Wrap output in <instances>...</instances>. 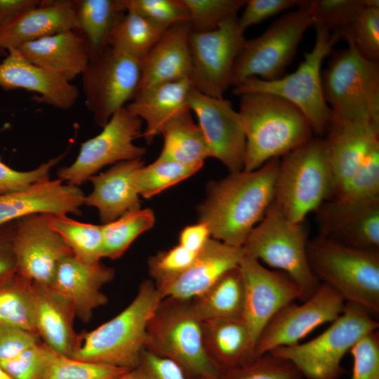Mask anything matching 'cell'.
<instances>
[{"label": "cell", "instance_id": "cell-1", "mask_svg": "<svg viewBox=\"0 0 379 379\" xmlns=\"http://www.w3.org/2000/svg\"><path fill=\"white\" fill-rule=\"evenodd\" d=\"M279 166L280 158H274L255 171L230 173L208 185L197 212L213 239L243 246L274 199Z\"/></svg>", "mask_w": 379, "mask_h": 379}, {"label": "cell", "instance_id": "cell-2", "mask_svg": "<svg viewBox=\"0 0 379 379\" xmlns=\"http://www.w3.org/2000/svg\"><path fill=\"white\" fill-rule=\"evenodd\" d=\"M238 111L246 137L244 171H253L314 137L301 111L268 93L240 95Z\"/></svg>", "mask_w": 379, "mask_h": 379}, {"label": "cell", "instance_id": "cell-3", "mask_svg": "<svg viewBox=\"0 0 379 379\" xmlns=\"http://www.w3.org/2000/svg\"><path fill=\"white\" fill-rule=\"evenodd\" d=\"M161 299L154 283L144 281L123 311L78 337L70 357L129 370L136 368L145 348L148 322Z\"/></svg>", "mask_w": 379, "mask_h": 379}, {"label": "cell", "instance_id": "cell-4", "mask_svg": "<svg viewBox=\"0 0 379 379\" xmlns=\"http://www.w3.org/2000/svg\"><path fill=\"white\" fill-rule=\"evenodd\" d=\"M145 348L174 361L191 378H220L222 369L206 350L202 321L191 300H161L147 326Z\"/></svg>", "mask_w": 379, "mask_h": 379}, {"label": "cell", "instance_id": "cell-5", "mask_svg": "<svg viewBox=\"0 0 379 379\" xmlns=\"http://www.w3.org/2000/svg\"><path fill=\"white\" fill-rule=\"evenodd\" d=\"M335 194V177L324 138L313 137L280 158L274 201L291 221L304 222Z\"/></svg>", "mask_w": 379, "mask_h": 379}, {"label": "cell", "instance_id": "cell-6", "mask_svg": "<svg viewBox=\"0 0 379 379\" xmlns=\"http://www.w3.org/2000/svg\"><path fill=\"white\" fill-rule=\"evenodd\" d=\"M314 27V45L305 53L304 60L295 72L273 81L248 78L233 87L232 93L239 96L251 93H268L287 100L304 114L313 134L321 138L332 124L333 114L324 95L321 67L339 39L324 26Z\"/></svg>", "mask_w": 379, "mask_h": 379}, {"label": "cell", "instance_id": "cell-7", "mask_svg": "<svg viewBox=\"0 0 379 379\" xmlns=\"http://www.w3.org/2000/svg\"><path fill=\"white\" fill-rule=\"evenodd\" d=\"M317 279L375 317L379 314V251L352 248L318 235L307 244Z\"/></svg>", "mask_w": 379, "mask_h": 379}, {"label": "cell", "instance_id": "cell-8", "mask_svg": "<svg viewBox=\"0 0 379 379\" xmlns=\"http://www.w3.org/2000/svg\"><path fill=\"white\" fill-rule=\"evenodd\" d=\"M303 222L289 220L273 201L242 246L250 257L291 277L300 288L302 302L311 298L321 284L308 262V232Z\"/></svg>", "mask_w": 379, "mask_h": 379}, {"label": "cell", "instance_id": "cell-9", "mask_svg": "<svg viewBox=\"0 0 379 379\" xmlns=\"http://www.w3.org/2000/svg\"><path fill=\"white\" fill-rule=\"evenodd\" d=\"M347 44L332 54L321 72L333 121L379 122V63L364 58Z\"/></svg>", "mask_w": 379, "mask_h": 379}, {"label": "cell", "instance_id": "cell-10", "mask_svg": "<svg viewBox=\"0 0 379 379\" xmlns=\"http://www.w3.org/2000/svg\"><path fill=\"white\" fill-rule=\"evenodd\" d=\"M367 310L346 302L342 313L315 338L271 350L293 363L307 379H338L345 373L341 361L364 335L378 330L379 323Z\"/></svg>", "mask_w": 379, "mask_h": 379}, {"label": "cell", "instance_id": "cell-11", "mask_svg": "<svg viewBox=\"0 0 379 379\" xmlns=\"http://www.w3.org/2000/svg\"><path fill=\"white\" fill-rule=\"evenodd\" d=\"M298 8L283 14L258 36L246 40L234 64L231 86L251 77L273 81L285 75L305 33L314 26L307 1Z\"/></svg>", "mask_w": 379, "mask_h": 379}, {"label": "cell", "instance_id": "cell-12", "mask_svg": "<svg viewBox=\"0 0 379 379\" xmlns=\"http://www.w3.org/2000/svg\"><path fill=\"white\" fill-rule=\"evenodd\" d=\"M140 62L109 46L90 58L81 74L85 105L95 123L103 127L135 95L140 81Z\"/></svg>", "mask_w": 379, "mask_h": 379}, {"label": "cell", "instance_id": "cell-13", "mask_svg": "<svg viewBox=\"0 0 379 379\" xmlns=\"http://www.w3.org/2000/svg\"><path fill=\"white\" fill-rule=\"evenodd\" d=\"M246 40L244 32L239 27L237 14L225 19L213 31L191 30L189 79L193 87L204 95L223 98L231 86L234 64Z\"/></svg>", "mask_w": 379, "mask_h": 379}, {"label": "cell", "instance_id": "cell-14", "mask_svg": "<svg viewBox=\"0 0 379 379\" xmlns=\"http://www.w3.org/2000/svg\"><path fill=\"white\" fill-rule=\"evenodd\" d=\"M142 125L140 118L122 107L98 135L81 145L75 161L58 171V178L79 186L105 166L142 158L145 148L134 144L142 137Z\"/></svg>", "mask_w": 379, "mask_h": 379}, {"label": "cell", "instance_id": "cell-15", "mask_svg": "<svg viewBox=\"0 0 379 379\" xmlns=\"http://www.w3.org/2000/svg\"><path fill=\"white\" fill-rule=\"evenodd\" d=\"M345 300L333 288L320 284L315 293L301 305L292 302L281 308L262 331L254 347V359L282 346H291L317 327L333 321Z\"/></svg>", "mask_w": 379, "mask_h": 379}, {"label": "cell", "instance_id": "cell-16", "mask_svg": "<svg viewBox=\"0 0 379 379\" xmlns=\"http://www.w3.org/2000/svg\"><path fill=\"white\" fill-rule=\"evenodd\" d=\"M51 216L36 213L15 221L13 246L17 274L40 286H51L60 262L72 254L52 227Z\"/></svg>", "mask_w": 379, "mask_h": 379}, {"label": "cell", "instance_id": "cell-17", "mask_svg": "<svg viewBox=\"0 0 379 379\" xmlns=\"http://www.w3.org/2000/svg\"><path fill=\"white\" fill-rule=\"evenodd\" d=\"M239 267L245 284L243 318L248 328L253 355L255 343L265 326L281 308L300 300V291L287 274L267 269L245 253Z\"/></svg>", "mask_w": 379, "mask_h": 379}, {"label": "cell", "instance_id": "cell-18", "mask_svg": "<svg viewBox=\"0 0 379 379\" xmlns=\"http://www.w3.org/2000/svg\"><path fill=\"white\" fill-rule=\"evenodd\" d=\"M189 106L196 114L211 157L218 159L230 173L244 168L246 137L238 111L223 98L204 95L194 88Z\"/></svg>", "mask_w": 379, "mask_h": 379}, {"label": "cell", "instance_id": "cell-19", "mask_svg": "<svg viewBox=\"0 0 379 379\" xmlns=\"http://www.w3.org/2000/svg\"><path fill=\"white\" fill-rule=\"evenodd\" d=\"M315 212L319 236L352 248L379 251V197L362 201L333 197Z\"/></svg>", "mask_w": 379, "mask_h": 379}, {"label": "cell", "instance_id": "cell-20", "mask_svg": "<svg viewBox=\"0 0 379 379\" xmlns=\"http://www.w3.org/2000/svg\"><path fill=\"white\" fill-rule=\"evenodd\" d=\"M244 253L242 247L210 238L190 266L154 284L162 298L192 300L206 291L227 271L237 267Z\"/></svg>", "mask_w": 379, "mask_h": 379}, {"label": "cell", "instance_id": "cell-21", "mask_svg": "<svg viewBox=\"0 0 379 379\" xmlns=\"http://www.w3.org/2000/svg\"><path fill=\"white\" fill-rule=\"evenodd\" d=\"M0 62V87L17 88L38 95L35 100L60 109H68L77 102L78 88L58 74L29 61L18 48L7 50Z\"/></svg>", "mask_w": 379, "mask_h": 379}, {"label": "cell", "instance_id": "cell-22", "mask_svg": "<svg viewBox=\"0 0 379 379\" xmlns=\"http://www.w3.org/2000/svg\"><path fill=\"white\" fill-rule=\"evenodd\" d=\"M85 195L78 187L59 178L35 183L16 192L0 195V225L27 215L80 214Z\"/></svg>", "mask_w": 379, "mask_h": 379}, {"label": "cell", "instance_id": "cell-23", "mask_svg": "<svg viewBox=\"0 0 379 379\" xmlns=\"http://www.w3.org/2000/svg\"><path fill=\"white\" fill-rule=\"evenodd\" d=\"M114 275L112 268L84 263L72 254L60 262L49 286L70 303L75 316L88 321L96 308L107 303L101 289Z\"/></svg>", "mask_w": 379, "mask_h": 379}, {"label": "cell", "instance_id": "cell-24", "mask_svg": "<svg viewBox=\"0 0 379 379\" xmlns=\"http://www.w3.org/2000/svg\"><path fill=\"white\" fill-rule=\"evenodd\" d=\"M77 28L72 0L41 1L0 25V53L22 44Z\"/></svg>", "mask_w": 379, "mask_h": 379}, {"label": "cell", "instance_id": "cell-25", "mask_svg": "<svg viewBox=\"0 0 379 379\" xmlns=\"http://www.w3.org/2000/svg\"><path fill=\"white\" fill-rule=\"evenodd\" d=\"M144 166L142 158L121 161L89 178L93 190L85 196L84 204L98 209L103 224L140 208L136 179Z\"/></svg>", "mask_w": 379, "mask_h": 379}, {"label": "cell", "instance_id": "cell-26", "mask_svg": "<svg viewBox=\"0 0 379 379\" xmlns=\"http://www.w3.org/2000/svg\"><path fill=\"white\" fill-rule=\"evenodd\" d=\"M326 135L324 139L335 177V195L352 178L372 146L379 140V122L332 121Z\"/></svg>", "mask_w": 379, "mask_h": 379}, {"label": "cell", "instance_id": "cell-27", "mask_svg": "<svg viewBox=\"0 0 379 379\" xmlns=\"http://www.w3.org/2000/svg\"><path fill=\"white\" fill-rule=\"evenodd\" d=\"M190 32L189 22L173 25L164 31L140 61L141 77L138 89L189 79L191 71Z\"/></svg>", "mask_w": 379, "mask_h": 379}, {"label": "cell", "instance_id": "cell-28", "mask_svg": "<svg viewBox=\"0 0 379 379\" xmlns=\"http://www.w3.org/2000/svg\"><path fill=\"white\" fill-rule=\"evenodd\" d=\"M189 79L140 88L126 104V109L145 123L142 137L147 144L160 134L163 126L180 112L190 109L189 96L193 89Z\"/></svg>", "mask_w": 379, "mask_h": 379}, {"label": "cell", "instance_id": "cell-29", "mask_svg": "<svg viewBox=\"0 0 379 379\" xmlns=\"http://www.w3.org/2000/svg\"><path fill=\"white\" fill-rule=\"evenodd\" d=\"M17 48L31 62L69 82L81 75L90 60L86 42L74 29L27 42Z\"/></svg>", "mask_w": 379, "mask_h": 379}, {"label": "cell", "instance_id": "cell-30", "mask_svg": "<svg viewBox=\"0 0 379 379\" xmlns=\"http://www.w3.org/2000/svg\"><path fill=\"white\" fill-rule=\"evenodd\" d=\"M31 289L36 334L55 352L71 357L78 340L72 305L51 286L31 284Z\"/></svg>", "mask_w": 379, "mask_h": 379}, {"label": "cell", "instance_id": "cell-31", "mask_svg": "<svg viewBox=\"0 0 379 379\" xmlns=\"http://www.w3.org/2000/svg\"><path fill=\"white\" fill-rule=\"evenodd\" d=\"M202 331L206 350L221 369L239 366L254 359L244 318L203 321Z\"/></svg>", "mask_w": 379, "mask_h": 379}, {"label": "cell", "instance_id": "cell-32", "mask_svg": "<svg viewBox=\"0 0 379 379\" xmlns=\"http://www.w3.org/2000/svg\"><path fill=\"white\" fill-rule=\"evenodd\" d=\"M77 32L84 39L90 58L109 46L110 36L127 12L125 0H72Z\"/></svg>", "mask_w": 379, "mask_h": 379}, {"label": "cell", "instance_id": "cell-33", "mask_svg": "<svg viewBox=\"0 0 379 379\" xmlns=\"http://www.w3.org/2000/svg\"><path fill=\"white\" fill-rule=\"evenodd\" d=\"M188 109L180 112L163 126L160 134L164 145L158 159L203 165L211 157L204 133Z\"/></svg>", "mask_w": 379, "mask_h": 379}, {"label": "cell", "instance_id": "cell-34", "mask_svg": "<svg viewBox=\"0 0 379 379\" xmlns=\"http://www.w3.org/2000/svg\"><path fill=\"white\" fill-rule=\"evenodd\" d=\"M201 321L218 318H243L245 284L235 267L224 273L206 291L191 300Z\"/></svg>", "mask_w": 379, "mask_h": 379}, {"label": "cell", "instance_id": "cell-35", "mask_svg": "<svg viewBox=\"0 0 379 379\" xmlns=\"http://www.w3.org/2000/svg\"><path fill=\"white\" fill-rule=\"evenodd\" d=\"M165 30L141 15L127 11L113 30L109 46L119 53L140 62Z\"/></svg>", "mask_w": 379, "mask_h": 379}, {"label": "cell", "instance_id": "cell-36", "mask_svg": "<svg viewBox=\"0 0 379 379\" xmlns=\"http://www.w3.org/2000/svg\"><path fill=\"white\" fill-rule=\"evenodd\" d=\"M52 227L60 234L72 254L81 262L93 265L103 258L101 225L81 222L67 215L51 216Z\"/></svg>", "mask_w": 379, "mask_h": 379}, {"label": "cell", "instance_id": "cell-37", "mask_svg": "<svg viewBox=\"0 0 379 379\" xmlns=\"http://www.w3.org/2000/svg\"><path fill=\"white\" fill-rule=\"evenodd\" d=\"M154 222L150 208H138L101 225L103 258L117 259L121 256L138 236L152 227Z\"/></svg>", "mask_w": 379, "mask_h": 379}, {"label": "cell", "instance_id": "cell-38", "mask_svg": "<svg viewBox=\"0 0 379 379\" xmlns=\"http://www.w3.org/2000/svg\"><path fill=\"white\" fill-rule=\"evenodd\" d=\"M0 325L36 334L31 283L18 274L11 282L0 288Z\"/></svg>", "mask_w": 379, "mask_h": 379}, {"label": "cell", "instance_id": "cell-39", "mask_svg": "<svg viewBox=\"0 0 379 379\" xmlns=\"http://www.w3.org/2000/svg\"><path fill=\"white\" fill-rule=\"evenodd\" d=\"M203 165L185 164L157 159L139 171L136 185L139 195L150 198L197 173Z\"/></svg>", "mask_w": 379, "mask_h": 379}, {"label": "cell", "instance_id": "cell-40", "mask_svg": "<svg viewBox=\"0 0 379 379\" xmlns=\"http://www.w3.org/2000/svg\"><path fill=\"white\" fill-rule=\"evenodd\" d=\"M364 6L365 0L307 1L314 26H324L342 39Z\"/></svg>", "mask_w": 379, "mask_h": 379}, {"label": "cell", "instance_id": "cell-41", "mask_svg": "<svg viewBox=\"0 0 379 379\" xmlns=\"http://www.w3.org/2000/svg\"><path fill=\"white\" fill-rule=\"evenodd\" d=\"M129 369L78 360L52 350L41 379H114Z\"/></svg>", "mask_w": 379, "mask_h": 379}, {"label": "cell", "instance_id": "cell-42", "mask_svg": "<svg viewBox=\"0 0 379 379\" xmlns=\"http://www.w3.org/2000/svg\"><path fill=\"white\" fill-rule=\"evenodd\" d=\"M364 58L379 60V1L365 0V6L343 39Z\"/></svg>", "mask_w": 379, "mask_h": 379}, {"label": "cell", "instance_id": "cell-43", "mask_svg": "<svg viewBox=\"0 0 379 379\" xmlns=\"http://www.w3.org/2000/svg\"><path fill=\"white\" fill-rule=\"evenodd\" d=\"M290 361L267 352L239 366L222 369L219 379H301Z\"/></svg>", "mask_w": 379, "mask_h": 379}, {"label": "cell", "instance_id": "cell-44", "mask_svg": "<svg viewBox=\"0 0 379 379\" xmlns=\"http://www.w3.org/2000/svg\"><path fill=\"white\" fill-rule=\"evenodd\" d=\"M334 197L347 201L379 197V140L372 146L352 178Z\"/></svg>", "mask_w": 379, "mask_h": 379}, {"label": "cell", "instance_id": "cell-45", "mask_svg": "<svg viewBox=\"0 0 379 379\" xmlns=\"http://www.w3.org/2000/svg\"><path fill=\"white\" fill-rule=\"evenodd\" d=\"M190 16L191 30L208 32L215 29L229 16L237 14L246 0H182Z\"/></svg>", "mask_w": 379, "mask_h": 379}, {"label": "cell", "instance_id": "cell-46", "mask_svg": "<svg viewBox=\"0 0 379 379\" xmlns=\"http://www.w3.org/2000/svg\"><path fill=\"white\" fill-rule=\"evenodd\" d=\"M125 3L127 11L166 29L190 22L189 14L182 0H125Z\"/></svg>", "mask_w": 379, "mask_h": 379}, {"label": "cell", "instance_id": "cell-47", "mask_svg": "<svg viewBox=\"0 0 379 379\" xmlns=\"http://www.w3.org/2000/svg\"><path fill=\"white\" fill-rule=\"evenodd\" d=\"M51 352L46 344L38 343L15 358L0 364L15 379H41Z\"/></svg>", "mask_w": 379, "mask_h": 379}, {"label": "cell", "instance_id": "cell-48", "mask_svg": "<svg viewBox=\"0 0 379 379\" xmlns=\"http://www.w3.org/2000/svg\"><path fill=\"white\" fill-rule=\"evenodd\" d=\"M353 357L351 379H379L378 330L361 338L350 350Z\"/></svg>", "mask_w": 379, "mask_h": 379}, {"label": "cell", "instance_id": "cell-49", "mask_svg": "<svg viewBox=\"0 0 379 379\" xmlns=\"http://www.w3.org/2000/svg\"><path fill=\"white\" fill-rule=\"evenodd\" d=\"M65 155L60 154L28 171L10 168L0 159V195L24 190L32 185L49 180L51 168Z\"/></svg>", "mask_w": 379, "mask_h": 379}, {"label": "cell", "instance_id": "cell-50", "mask_svg": "<svg viewBox=\"0 0 379 379\" xmlns=\"http://www.w3.org/2000/svg\"><path fill=\"white\" fill-rule=\"evenodd\" d=\"M197 253L178 244L151 257L148 262L149 271L155 280L154 283L160 282L182 272L193 262Z\"/></svg>", "mask_w": 379, "mask_h": 379}, {"label": "cell", "instance_id": "cell-51", "mask_svg": "<svg viewBox=\"0 0 379 379\" xmlns=\"http://www.w3.org/2000/svg\"><path fill=\"white\" fill-rule=\"evenodd\" d=\"M135 369L139 379H203L188 376L176 363L146 348Z\"/></svg>", "mask_w": 379, "mask_h": 379}, {"label": "cell", "instance_id": "cell-52", "mask_svg": "<svg viewBox=\"0 0 379 379\" xmlns=\"http://www.w3.org/2000/svg\"><path fill=\"white\" fill-rule=\"evenodd\" d=\"M302 0H246L244 9L238 18L239 28L244 31L249 27L259 23L280 13L298 7Z\"/></svg>", "mask_w": 379, "mask_h": 379}, {"label": "cell", "instance_id": "cell-53", "mask_svg": "<svg viewBox=\"0 0 379 379\" xmlns=\"http://www.w3.org/2000/svg\"><path fill=\"white\" fill-rule=\"evenodd\" d=\"M38 343V335L34 333L0 325V363L15 358Z\"/></svg>", "mask_w": 379, "mask_h": 379}, {"label": "cell", "instance_id": "cell-54", "mask_svg": "<svg viewBox=\"0 0 379 379\" xmlns=\"http://www.w3.org/2000/svg\"><path fill=\"white\" fill-rule=\"evenodd\" d=\"M15 221L0 225V288L17 276V264L13 246Z\"/></svg>", "mask_w": 379, "mask_h": 379}, {"label": "cell", "instance_id": "cell-55", "mask_svg": "<svg viewBox=\"0 0 379 379\" xmlns=\"http://www.w3.org/2000/svg\"><path fill=\"white\" fill-rule=\"evenodd\" d=\"M208 226L204 222L185 227L179 235V245L186 249L199 253L211 238Z\"/></svg>", "mask_w": 379, "mask_h": 379}, {"label": "cell", "instance_id": "cell-56", "mask_svg": "<svg viewBox=\"0 0 379 379\" xmlns=\"http://www.w3.org/2000/svg\"><path fill=\"white\" fill-rule=\"evenodd\" d=\"M41 2L39 0H0V25L19 12Z\"/></svg>", "mask_w": 379, "mask_h": 379}, {"label": "cell", "instance_id": "cell-57", "mask_svg": "<svg viewBox=\"0 0 379 379\" xmlns=\"http://www.w3.org/2000/svg\"><path fill=\"white\" fill-rule=\"evenodd\" d=\"M114 379H139L135 368L131 369Z\"/></svg>", "mask_w": 379, "mask_h": 379}, {"label": "cell", "instance_id": "cell-58", "mask_svg": "<svg viewBox=\"0 0 379 379\" xmlns=\"http://www.w3.org/2000/svg\"><path fill=\"white\" fill-rule=\"evenodd\" d=\"M0 379H15L13 378L0 364Z\"/></svg>", "mask_w": 379, "mask_h": 379}]
</instances>
